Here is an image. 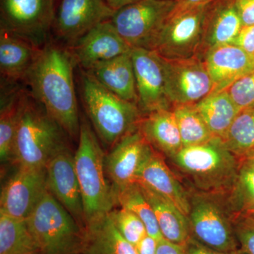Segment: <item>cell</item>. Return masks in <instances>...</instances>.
Here are the masks:
<instances>
[{
  "instance_id": "6da1fadb",
  "label": "cell",
  "mask_w": 254,
  "mask_h": 254,
  "mask_svg": "<svg viewBox=\"0 0 254 254\" xmlns=\"http://www.w3.org/2000/svg\"><path fill=\"white\" fill-rule=\"evenodd\" d=\"M76 64L70 48L50 41L40 49L24 81L32 96L73 140L78 139L81 127L73 78Z\"/></svg>"
},
{
  "instance_id": "7a4b0ae2",
  "label": "cell",
  "mask_w": 254,
  "mask_h": 254,
  "mask_svg": "<svg viewBox=\"0 0 254 254\" xmlns=\"http://www.w3.org/2000/svg\"><path fill=\"white\" fill-rule=\"evenodd\" d=\"M168 160L187 188L222 195L232 190L241 163L223 140L216 136L201 144L183 147Z\"/></svg>"
},
{
  "instance_id": "3957f363",
  "label": "cell",
  "mask_w": 254,
  "mask_h": 254,
  "mask_svg": "<svg viewBox=\"0 0 254 254\" xmlns=\"http://www.w3.org/2000/svg\"><path fill=\"white\" fill-rule=\"evenodd\" d=\"M78 142L74 155L75 168L86 225L111 212L118 205V200L115 189L106 179V155L98 136L86 120L81 121Z\"/></svg>"
},
{
  "instance_id": "277c9868",
  "label": "cell",
  "mask_w": 254,
  "mask_h": 254,
  "mask_svg": "<svg viewBox=\"0 0 254 254\" xmlns=\"http://www.w3.org/2000/svg\"><path fill=\"white\" fill-rule=\"evenodd\" d=\"M66 136L63 128L27 91L14 141L13 160L18 166L46 168L50 159L67 145Z\"/></svg>"
},
{
  "instance_id": "5b68a950",
  "label": "cell",
  "mask_w": 254,
  "mask_h": 254,
  "mask_svg": "<svg viewBox=\"0 0 254 254\" xmlns=\"http://www.w3.org/2000/svg\"><path fill=\"white\" fill-rule=\"evenodd\" d=\"M81 96L98 138L111 148L139 127L143 115L138 105L114 94L84 71Z\"/></svg>"
},
{
  "instance_id": "8992f818",
  "label": "cell",
  "mask_w": 254,
  "mask_h": 254,
  "mask_svg": "<svg viewBox=\"0 0 254 254\" xmlns=\"http://www.w3.org/2000/svg\"><path fill=\"white\" fill-rule=\"evenodd\" d=\"M26 222L38 254H80L84 227L47 190Z\"/></svg>"
},
{
  "instance_id": "52a82bcc",
  "label": "cell",
  "mask_w": 254,
  "mask_h": 254,
  "mask_svg": "<svg viewBox=\"0 0 254 254\" xmlns=\"http://www.w3.org/2000/svg\"><path fill=\"white\" fill-rule=\"evenodd\" d=\"M190 235L201 243L224 253L240 249L234 226L235 217L227 205L226 195L212 194L187 188Z\"/></svg>"
},
{
  "instance_id": "ba28073f",
  "label": "cell",
  "mask_w": 254,
  "mask_h": 254,
  "mask_svg": "<svg viewBox=\"0 0 254 254\" xmlns=\"http://www.w3.org/2000/svg\"><path fill=\"white\" fill-rule=\"evenodd\" d=\"M175 5L172 0H137L116 10L110 21L132 48L151 50Z\"/></svg>"
},
{
  "instance_id": "9c48e42d",
  "label": "cell",
  "mask_w": 254,
  "mask_h": 254,
  "mask_svg": "<svg viewBox=\"0 0 254 254\" xmlns=\"http://www.w3.org/2000/svg\"><path fill=\"white\" fill-rule=\"evenodd\" d=\"M58 0H1V28L36 48L49 43Z\"/></svg>"
},
{
  "instance_id": "30bf717a",
  "label": "cell",
  "mask_w": 254,
  "mask_h": 254,
  "mask_svg": "<svg viewBox=\"0 0 254 254\" xmlns=\"http://www.w3.org/2000/svg\"><path fill=\"white\" fill-rule=\"evenodd\" d=\"M207 6L170 14L155 38L151 50L165 60L188 59L198 56Z\"/></svg>"
},
{
  "instance_id": "8fae6325",
  "label": "cell",
  "mask_w": 254,
  "mask_h": 254,
  "mask_svg": "<svg viewBox=\"0 0 254 254\" xmlns=\"http://www.w3.org/2000/svg\"><path fill=\"white\" fill-rule=\"evenodd\" d=\"M115 11L105 0H58L52 32L70 48L97 25L111 19Z\"/></svg>"
},
{
  "instance_id": "7c38bea8",
  "label": "cell",
  "mask_w": 254,
  "mask_h": 254,
  "mask_svg": "<svg viewBox=\"0 0 254 254\" xmlns=\"http://www.w3.org/2000/svg\"><path fill=\"white\" fill-rule=\"evenodd\" d=\"M162 63L167 94L173 107L195 104L213 93V81L204 62L198 57L183 60L162 58Z\"/></svg>"
},
{
  "instance_id": "4fadbf2b",
  "label": "cell",
  "mask_w": 254,
  "mask_h": 254,
  "mask_svg": "<svg viewBox=\"0 0 254 254\" xmlns=\"http://www.w3.org/2000/svg\"><path fill=\"white\" fill-rule=\"evenodd\" d=\"M136 76L138 106L143 116L161 110H173L165 87L162 58L152 50L133 48L131 51Z\"/></svg>"
},
{
  "instance_id": "5bb4252c",
  "label": "cell",
  "mask_w": 254,
  "mask_h": 254,
  "mask_svg": "<svg viewBox=\"0 0 254 254\" xmlns=\"http://www.w3.org/2000/svg\"><path fill=\"white\" fill-rule=\"evenodd\" d=\"M48 190L46 168L18 167L1 189L0 213L26 220Z\"/></svg>"
},
{
  "instance_id": "9a60e30c",
  "label": "cell",
  "mask_w": 254,
  "mask_h": 254,
  "mask_svg": "<svg viewBox=\"0 0 254 254\" xmlns=\"http://www.w3.org/2000/svg\"><path fill=\"white\" fill-rule=\"evenodd\" d=\"M48 190L71 214L80 225L84 227L83 198L78 182L74 155L65 145L50 159L46 167Z\"/></svg>"
},
{
  "instance_id": "2e32d148",
  "label": "cell",
  "mask_w": 254,
  "mask_h": 254,
  "mask_svg": "<svg viewBox=\"0 0 254 254\" xmlns=\"http://www.w3.org/2000/svg\"><path fill=\"white\" fill-rule=\"evenodd\" d=\"M152 148L138 127L111 148L105 156V170L114 188L136 182L138 170Z\"/></svg>"
},
{
  "instance_id": "e0dca14e",
  "label": "cell",
  "mask_w": 254,
  "mask_h": 254,
  "mask_svg": "<svg viewBox=\"0 0 254 254\" xmlns=\"http://www.w3.org/2000/svg\"><path fill=\"white\" fill-rule=\"evenodd\" d=\"M110 20L99 23L82 36L70 50L83 71L131 52Z\"/></svg>"
},
{
  "instance_id": "ac0fdd59",
  "label": "cell",
  "mask_w": 254,
  "mask_h": 254,
  "mask_svg": "<svg viewBox=\"0 0 254 254\" xmlns=\"http://www.w3.org/2000/svg\"><path fill=\"white\" fill-rule=\"evenodd\" d=\"M136 182L171 200L185 215L190 211V193L167 164L165 157L152 148L137 173Z\"/></svg>"
},
{
  "instance_id": "d6986e66",
  "label": "cell",
  "mask_w": 254,
  "mask_h": 254,
  "mask_svg": "<svg viewBox=\"0 0 254 254\" xmlns=\"http://www.w3.org/2000/svg\"><path fill=\"white\" fill-rule=\"evenodd\" d=\"M202 60L213 81V93L227 90L234 82L254 71V58L234 44L212 48Z\"/></svg>"
},
{
  "instance_id": "ffe728a7",
  "label": "cell",
  "mask_w": 254,
  "mask_h": 254,
  "mask_svg": "<svg viewBox=\"0 0 254 254\" xmlns=\"http://www.w3.org/2000/svg\"><path fill=\"white\" fill-rule=\"evenodd\" d=\"M235 0H215L207 6L198 58L209 50L232 44L242 27Z\"/></svg>"
},
{
  "instance_id": "44dd1931",
  "label": "cell",
  "mask_w": 254,
  "mask_h": 254,
  "mask_svg": "<svg viewBox=\"0 0 254 254\" xmlns=\"http://www.w3.org/2000/svg\"><path fill=\"white\" fill-rule=\"evenodd\" d=\"M40 48L0 28L1 84L25 81Z\"/></svg>"
},
{
  "instance_id": "7402d4cb",
  "label": "cell",
  "mask_w": 254,
  "mask_h": 254,
  "mask_svg": "<svg viewBox=\"0 0 254 254\" xmlns=\"http://www.w3.org/2000/svg\"><path fill=\"white\" fill-rule=\"evenodd\" d=\"M84 72L120 98L138 103L136 76L131 52L98 64Z\"/></svg>"
},
{
  "instance_id": "603a6c76",
  "label": "cell",
  "mask_w": 254,
  "mask_h": 254,
  "mask_svg": "<svg viewBox=\"0 0 254 254\" xmlns=\"http://www.w3.org/2000/svg\"><path fill=\"white\" fill-rule=\"evenodd\" d=\"M80 254H138L118 231L110 213L86 224Z\"/></svg>"
},
{
  "instance_id": "cb8c5ba5",
  "label": "cell",
  "mask_w": 254,
  "mask_h": 254,
  "mask_svg": "<svg viewBox=\"0 0 254 254\" xmlns=\"http://www.w3.org/2000/svg\"><path fill=\"white\" fill-rule=\"evenodd\" d=\"M139 128L148 143L169 159L183 148L173 110H161L144 115Z\"/></svg>"
},
{
  "instance_id": "d4e9b609",
  "label": "cell",
  "mask_w": 254,
  "mask_h": 254,
  "mask_svg": "<svg viewBox=\"0 0 254 254\" xmlns=\"http://www.w3.org/2000/svg\"><path fill=\"white\" fill-rule=\"evenodd\" d=\"M27 91L18 84H1L0 108V159L13 160L16 131Z\"/></svg>"
},
{
  "instance_id": "484cf974",
  "label": "cell",
  "mask_w": 254,
  "mask_h": 254,
  "mask_svg": "<svg viewBox=\"0 0 254 254\" xmlns=\"http://www.w3.org/2000/svg\"><path fill=\"white\" fill-rule=\"evenodd\" d=\"M139 185L153 208L163 238L175 245H185L190 237L188 217L171 200L148 187Z\"/></svg>"
},
{
  "instance_id": "4316f807",
  "label": "cell",
  "mask_w": 254,
  "mask_h": 254,
  "mask_svg": "<svg viewBox=\"0 0 254 254\" xmlns=\"http://www.w3.org/2000/svg\"><path fill=\"white\" fill-rule=\"evenodd\" d=\"M195 106L213 136L222 139L241 110L227 90L210 93Z\"/></svg>"
},
{
  "instance_id": "83f0119b",
  "label": "cell",
  "mask_w": 254,
  "mask_h": 254,
  "mask_svg": "<svg viewBox=\"0 0 254 254\" xmlns=\"http://www.w3.org/2000/svg\"><path fill=\"white\" fill-rule=\"evenodd\" d=\"M0 254H38L26 220L0 213Z\"/></svg>"
},
{
  "instance_id": "f1b7e54d",
  "label": "cell",
  "mask_w": 254,
  "mask_h": 254,
  "mask_svg": "<svg viewBox=\"0 0 254 254\" xmlns=\"http://www.w3.org/2000/svg\"><path fill=\"white\" fill-rule=\"evenodd\" d=\"M115 189V188H114ZM118 205L127 209L141 219L149 236L159 241L163 238L154 212L137 182L121 189H115Z\"/></svg>"
},
{
  "instance_id": "f546056e",
  "label": "cell",
  "mask_w": 254,
  "mask_h": 254,
  "mask_svg": "<svg viewBox=\"0 0 254 254\" xmlns=\"http://www.w3.org/2000/svg\"><path fill=\"white\" fill-rule=\"evenodd\" d=\"M227 205L234 216L254 212V165L241 159L240 168L232 190L226 195Z\"/></svg>"
},
{
  "instance_id": "4dcf8cb0",
  "label": "cell",
  "mask_w": 254,
  "mask_h": 254,
  "mask_svg": "<svg viewBox=\"0 0 254 254\" xmlns=\"http://www.w3.org/2000/svg\"><path fill=\"white\" fill-rule=\"evenodd\" d=\"M173 110L183 147L201 144L214 137L195 104L176 105Z\"/></svg>"
},
{
  "instance_id": "1f68e13d",
  "label": "cell",
  "mask_w": 254,
  "mask_h": 254,
  "mask_svg": "<svg viewBox=\"0 0 254 254\" xmlns=\"http://www.w3.org/2000/svg\"><path fill=\"white\" fill-rule=\"evenodd\" d=\"M222 140L240 159L254 150V107L240 110Z\"/></svg>"
},
{
  "instance_id": "d6a6232c",
  "label": "cell",
  "mask_w": 254,
  "mask_h": 254,
  "mask_svg": "<svg viewBox=\"0 0 254 254\" xmlns=\"http://www.w3.org/2000/svg\"><path fill=\"white\" fill-rule=\"evenodd\" d=\"M110 215L120 233L135 247L148 235L144 223L130 210L115 208Z\"/></svg>"
},
{
  "instance_id": "836d02e7",
  "label": "cell",
  "mask_w": 254,
  "mask_h": 254,
  "mask_svg": "<svg viewBox=\"0 0 254 254\" xmlns=\"http://www.w3.org/2000/svg\"><path fill=\"white\" fill-rule=\"evenodd\" d=\"M241 110L254 107V71L234 82L227 89Z\"/></svg>"
},
{
  "instance_id": "e575fe53",
  "label": "cell",
  "mask_w": 254,
  "mask_h": 254,
  "mask_svg": "<svg viewBox=\"0 0 254 254\" xmlns=\"http://www.w3.org/2000/svg\"><path fill=\"white\" fill-rule=\"evenodd\" d=\"M235 234L241 250L254 254V218L239 215L234 220Z\"/></svg>"
},
{
  "instance_id": "d590c367",
  "label": "cell",
  "mask_w": 254,
  "mask_h": 254,
  "mask_svg": "<svg viewBox=\"0 0 254 254\" xmlns=\"http://www.w3.org/2000/svg\"><path fill=\"white\" fill-rule=\"evenodd\" d=\"M232 44L238 46L254 59V25L242 26Z\"/></svg>"
},
{
  "instance_id": "8d00e7d4",
  "label": "cell",
  "mask_w": 254,
  "mask_h": 254,
  "mask_svg": "<svg viewBox=\"0 0 254 254\" xmlns=\"http://www.w3.org/2000/svg\"><path fill=\"white\" fill-rule=\"evenodd\" d=\"M242 26L254 25V0H235Z\"/></svg>"
},
{
  "instance_id": "74e56055",
  "label": "cell",
  "mask_w": 254,
  "mask_h": 254,
  "mask_svg": "<svg viewBox=\"0 0 254 254\" xmlns=\"http://www.w3.org/2000/svg\"><path fill=\"white\" fill-rule=\"evenodd\" d=\"M185 254H227L224 252L214 250L197 240L190 235L185 245L182 246Z\"/></svg>"
},
{
  "instance_id": "f35d334b",
  "label": "cell",
  "mask_w": 254,
  "mask_h": 254,
  "mask_svg": "<svg viewBox=\"0 0 254 254\" xmlns=\"http://www.w3.org/2000/svg\"><path fill=\"white\" fill-rule=\"evenodd\" d=\"M213 1L215 0H176L171 14H177L199 6H207Z\"/></svg>"
},
{
  "instance_id": "ab89813d",
  "label": "cell",
  "mask_w": 254,
  "mask_h": 254,
  "mask_svg": "<svg viewBox=\"0 0 254 254\" xmlns=\"http://www.w3.org/2000/svg\"><path fill=\"white\" fill-rule=\"evenodd\" d=\"M157 247L158 241L147 235L136 246V249L138 254H157Z\"/></svg>"
},
{
  "instance_id": "60d3db41",
  "label": "cell",
  "mask_w": 254,
  "mask_h": 254,
  "mask_svg": "<svg viewBox=\"0 0 254 254\" xmlns=\"http://www.w3.org/2000/svg\"><path fill=\"white\" fill-rule=\"evenodd\" d=\"M157 254H185L183 247L172 243L165 239L158 241Z\"/></svg>"
},
{
  "instance_id": "b9f144b4",
  "label": "cell",
  "mask_w": 254,
  "mask_h": 254,
  "mask_svg": "<svg viewBox=\"0 0 254 254\" xmlns=\"http://www.w3.org/2000/svg\"><path fill=\"white\" fill-rule=\"evenodd\" d=\"M107 4L109 5L110 7L115 11L126 6L127 4H131L137 0H105Z\"/></svg>"
},
{
  "instance_id": "7bdbcfd3",
  "label": "cell",
  "mask_w": 254,
  "mask_h": 254,
  "mask_svg": "<svg viewBox=\"0 0 254 254\" xmlns=\"http://www.w3.org/2000/svg\"><path fill=\"white\" fill-rule=\"evenodd\" d=\"M244 158H246L247 159V160H250V161L252 162V163L254 165V150L251 152L250 153H249V154Z\"/></svg>"
},
{
  "instance_id": "ee69618b",
  "label": "cell",
  "mask_w": 254,
  "mask_h": 254,
  "mask_svg": "<svg viewBox=\"0 0 254 254\" xmlns=\"http://www.w3.org/2000/svg\"><path fill=\"white\" fill-rule=\"evenodd\" d=\"M227 254H247V252H245V251L241 250V249H238V250L233 251V252H230V253H228Z\"/></svg>"
},
{
  "instance_id": "f6af8a7d",
  "label": "cell",
  "mask_w": 254,
  "mask_h": 254,
  "mask_svg": "<svg viewBox=\"0 0 254 254\" xmlns=\"http://www.w3.org/2000/svg\"><path fill=\"white\" fill-rule=\"evenodd\" d=\"M249 215V216L252 217V218H254V213L247 214V215Z\"/></svg>"
},
{
  "instance_id": "bcb514c9",
  "label": "cell",
  "mask_w": 254,
  "mask_h": 254,
  "mask_svg": "<svg viewBox=\"0 0 254 254\" xmlns=\"http://www.w3.org/2000/svg\"><path fill=\"white\" fill-rule=\"evenodd\" d=\"M172 1H176V0H172Z\"/></svg>"
}]
</instances>
